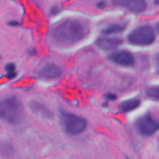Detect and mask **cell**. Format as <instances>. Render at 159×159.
Listing matches in <instances>:
<instances>
[{
  "instance_id": "cell-2",
  "label": "cell",
  "mask_w": 159,
  "mask_h": 159,
  "mask_svg": "<svg viewBox=\"0 0 159 159\" xmlns=\"http://www.w3.org/2000/svg\"><path fill=\"white\" fill-rule=\"evenodd\" d=\"M23 106L18 99L11 96L0 100V119L16 124L23 120Z\"/></svg>"
},
{
  "instance_id": "cell-13",
  "label": "cell",
  "mask_w": 159,
  "mask_h": 159,
  "mask_svg": "<svg viewBox=\"0 0 159 159\" xmlns=\"http://www.w3.org/2000/svg\"><path fill=\"white\" fill-rule=\"evenodd\" d=\"M13 148L9 143H1L0 144V155L3 157H9L12 155Z\"/></svg>"
},
{
  "instance_id": "cell-1",
  "label": "cell",
  "mask_w": 159,
  "mask_h": 159,
  "mask_svg": "<svg viewBox=\"0 0 159 159\" xmlns=\"http://www.w3.org/2000/svg\"><path fill=\"white\" fill-rule=\"evenodd\" d=\"M89 27L85 22L78 19H68L61 22L51 30L50 37L55 44L70 46L87 37Z\"/></svg>"
},
{
  "instance_id": "cell-16",
  "label": "cell",
  "mask_w": 159,
  "mask_h": 159,
  "mask_svg": "<svg viewBox=\"0 0 159 159\" xmlns=\"http://www.w3.org/2000/svg\"><path fill=\"white\" fill-rule=\"evenodd\" d=\"M104 6H105V2H102L101 3H99V4H98V7H99L100 9L103 8Z\"/></svg>"
},
{
  "instance_id": "cell-7",
  "label": "cell",
  "mask_w": 159,
  "mask_h": 159,
  "mask_svg": "<svg viewBox=\"0 0 159 159\" xmlns=\"http://www.w3.org/2000/svg\"><path fill=\"white\" fill-rule=\"evenodd\" d=\"M109 58L110 61L121 66H132L135 62L133 54L127 51H115L110 54Z\"/></svg>"
},
{
  "instance_id": "cell-11",
  "label": "cell",
  "mask_w": 159,
  "mask_h": 159,
  "mask_svg": "<svg viewBox=\"0 0 159 159\" xmlns=\"http://www.w3.org/2000/svg\"><path fill=\"white\" fill-rule=\"evenodd\" d=\"M141 101L138 99H131L128 100L124 101L121 102L119 106V110L123 113H127V112H130L132 110H135L140 106Z\"/></svg>"
},
{
  "instance_id": "cell-14",
  "label": "cell",
  "mask_w": 159,
  "mask_h": 159,
  "mask_svg": "<svg viewBox=\"0 0 159 159\" xmlns=\"http://www.w3.org/2000/svg\"><path fill=\"white\" fill-rule=\"evenodd\" d=\"M146 94L150 98L159 99V85L158 86L150 87L146 89Z\"/></svg>"
},
{
  "instance_id": "cell-15",
  "label": "cell",
  "mask_w": 159,
  "mask_h": 159,
  "mask_svg": "<svg viewBox=\"0 0 159 159\" xmlns=\"http://www.w3.org/2000/svg\"><path fill=\"white\" fill-rule=\"evenodd\" d=\"M6 70L7 71V73H12V72H16L15 71V65L13 64L10 63L8 64L6 66Z\"/></svg>"
},
{
  "instance_id": "cell-4",
  "label": "cell",
  "mask_w": 159,
  "mask_h": 159,
  "mask_svg": "<svg viewBox=\"0 0 159 159\" xmlns=\"http://www.w3.org/2000/svg\"><path fill=\"white\" fill-rule=\"evenodd\" d=\"M155 30L149 26H141L134 30L128 35V40L130 43L139 46L150 45L155 41Z\"/></svg>"
},
{
  "instance_id": "cell-20",
  "label": "cell",
  "mask_w": 159,
  "mask_h": 159,
  "mask_svg": "<svg viewBox=\"0 0 159 159\" xmlns=\"http://www.w3.org/2000/svg\"><path fill=\"white\" fill-rule=\"evenodd\" d=\"M158 145H159V139H158Z\"/></svg>"
},
{
  "instance_id": "cell-17",
  "label": "cell",
  "mask_w": 159,
  "mask_h": 159,
  "mask_svg": "<svg viewBox=\"0 0 159 159\" xmlns=\"http://www.w3.org/2000/svg\"><path fill=\"white\" fill-rule=\"evenodd\" d=\"M156 62H157V68H158V71L159 73V55L158 56V57H157Z\"/></svg>"
},
{
  "instance_id": "cell-5",
  "label": "cell",
  "mask_w": 159,
  "mask_h": 159,
  "mask_svg": "<svg viewBox=\"0 0 159 159\" xmlns=\"http://www.w3.org/2000/svg\"><path fill=\"white\" fill-rule=\"evenodd\" d=\"M135 127L140 134L149 137L159 130V122L154 119L152 115L147 113L137 120Z\"/></svg>"
},
{
  "instance_id": "cell-3",
  "label": "cell",
  "mask_w": 159,
  "mask_h": 159,
  "mask_svg": "<svg viewBox=\"0 0 159 159\" xmlns=\"http://www.w3.org/2000/svg\"><path fill=\"white\" fill-rule=\"evenodd\" d=\"M61 124L64 129L71 135H77L82 133L87 127L84 118L69 113H61Z\"/></svg>"
},
{
  "instance_id": "cell-18",
  "label": "cell",
  "mask_w": 159,
  "mask_h": 159,
  "mask_svg": "<svg viewBox=\"0 0 159 159\" xmlns=\"http://www.w3.org/2000/svg\"><path fill=\"white\" fill-rule=\"evenodd\" d=\"M156 30H157V32L159 33V23L156 25Z\"/></svg>"
},
{
  "instance_id": "cell-6",
  "label": "cell",
  "mask_w": 159,
  "mask_h": 159,
  "mask_svg": "<svg viewBox=\"0 0 159 159\" xmlns=\"http://www.w3.org/2000/svg\"><path fill=\"white\" fill-rule=\"evenodd\" d=\"M63 73L61 67L53 62H48L43 65L39 70L38 75L45 79H54L59 78Z\"/></svg>"
},
{
  "instance_id": "cell-8",
  "label": "cell",
  "mask_w": 159,
  "mask_h": 159,
  "mask_svg": "<svg viewBox=\"0 0 159 159\" xmlns=\"http://www.w3.org/2000/svg\"><path fill=\"white\" fill-rule=\"evenodd\" d=\"M116 6H122L134 12H141L147 7L146 0H113Z\"/></svg>"
},
{
  "instance_id": "cell-19",
  "label": "cell",
  "mask_w": 159,
  "mask_h": 159,
  "mask_svg": "<svg viewBox=\"0 0 159 159\" xmlns=\"http://www.w3.org/2000/svg\"><path fill=\"white\" fill-rule=\"evenodd\" d=\"M155 4L158 5V6H159V0H155Z\"/></svg>"
},
{
  "instance_id": "cell-10",
  "label": "cell",
  "mask_w": 159,
  "mask_h": 159,
  "mask_svg": "<svg viewBox=\"0 0 159 159\" xmlns=\"http://www.w3.org/2000/svg\"><path fill=\"white\" fill-rule=\"evenodd\" d=\"M122 43V40L118 38L101 37L96 41V44L103 50H113Z\"/></svg>"
},
{
  "instance_id": "cell-9",
  "label": "cell",
  "mask_w": 159,
  "mask_h": 159,
  "mask_svg": "<svg viewBox=\"0 0 159 159\" xmlns=\"http://www.w3.org/2000/svg\"><path fill=\"white\" fill-rule=\"evenodd\" d=\"M29 109L34 114L40 117L50 119L52 117V113L51 110L37 101H31L29 103Z\"/></svg>"
},
{
  "instance_id": "cell-12",
  "label": "cell",
  "mask_w": 159,
  "mask_h": 159,
  "mask_svg": "<svg viewBox=\"0 0 159 159\" xmlns=\"http://www.w3.org/2000/svg\"><path fill=\"white\" fill-rule=\"evenodd\" d=\"M126 25L120 24V23H114V24H110L109 26H106L102 30V33L105 35H110L113 34H119L123 32L125 30Z\"/></svg>"
}]
</instances>
